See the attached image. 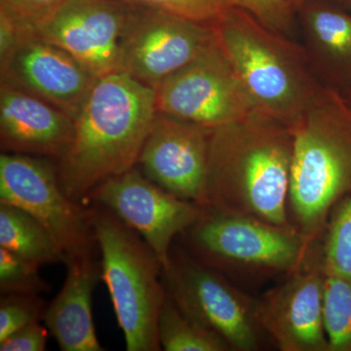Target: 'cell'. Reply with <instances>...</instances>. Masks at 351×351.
<instances>
[{
	"label": "cell",
	"mask_w": 351,
	"mask_h": 351,
	"mask_svg": "<svg viewBox=\"0 0 351 351\" xmlns=\"http://www.w3.org/2000/svg\"><path fill=\"white\" fill-rule=\"evenodd\" d=\"M215 40L213 27L130 4L119 45V73L156 88Z\"/></svg>",
	"instance_id": "cell-10"
},
{
	"label": "cell",
	"mask_w": 351,
	"mask_h": 351,
	"mask_svg": "<svg viewBox=\"0 0 351 351\" xmlns=\"http://www.w3.org/2000/svg\"><path fill=\"white\" fill-rule=\"evenodd\" d=\"M291 129L289 217L313 251L332 209L351 193V107L339 91L324 86Z\"/></svg>",
	"instance_id": "cell-3"
},
{
	"label": "cell",
	"mask_w": 351,
	"mask_h": 351,
	"mask_svg": "<svg viewBox=\"0 0 351 351\" xmlns=\"http://www.w3.org/2000/svg\"><path fill=\"white\" fill-rule=\"evenodd\" d=\"M134 5L149 7L213 27L228 9L233 7L232 0H122Z\"/></svg>",
	"instance_id": "cell-24"
},
{
	"label": "cell",
	"mask_w": 351,
	"mask_h": 351,
	"mask_svg": "<svg viewBox=\"0 0 351 351\" xmlns=\"http://www.w3.org/2000/svg\"><path fill=\"white\" fill-rule=\"evenodd\" d=\"M39 265L0 247V291L2 295H38L48 284L39 274Z\"/></svg>",
	"instance_id": "cell-23"
},
{
	"label": "cell",
	"mask_w": 351,
	"mask_h": 351,
	"mask_svg": "<svg viewBox=\"0 0 351 351\" xmlns=\"http://www.w3.org/2000/svg\"><path fill=\"white\" fill-rule=\"evenodd\" d=\"M46 307L38 295H2L0 302V341L13 332L44 318Z\"/></svg>",
	"instance_id": "cell-26"
},
{
	"label": "cell",
	"mask_w": 351,
	"mask_h": 351,
	"mask_svg": "<svg viewBox=\"0 0 351 351\" xmlns=\"http://www.w3.org/2000/svg\"><path fill=\"white\" fill-rule=\"evenodd\" d=\"M302 45L321 84L341 95L351 87V15L324 0L297 10Z\"/></svg>",
	"instance_id": "cell-17"
},
{
	"label": "cell",
	"mask_w": 351,
	"mask_h": 351,
	"mask_svg": "<svg viewBox=\"0 0 351 351\" xmlns=\"http://www.w3.org/2000/svg\"><path fill=\"white\" fill-rule=\"evenodd\" d=\"M337 1L343 2V3L351 4V0H337Z\"/></svg>",
	"instance_id": "cell-31"
},
{
	"label": "cell",
	"mask_w": 351,
	"mask_h": 351,
	"mask_svg": "<svg viewBox=\"0 0 351 351\" xmlns=\"http://www.w3.org/2000/svg\"><path fill=\"white\" fill-rule=\"evenodd\" d=\"M156 112L154 88L119 71L99 78L58 160L66 195L82 204L103 182L136 167Z\"/></svg>",
	"instance_id": "cell-2"
},
{
	"label": "cell",
	"mask_w": 351,
	"mask_h": 351,
	"mask_svg": "<svg viewBox=\"0 0 351 351\" xmlns=\"http://www.w3.org/2000/svg\"><path fill=\"white\" fill-rule=\"evenodd\" d=\"M66 0H0V16L10 20L21 32L36 36L41 27Z\"/></svg>",
	"instance_id": "cell-25"
},
{
	"label": "cell",
	"mask_w": 351,
	"mask_h": 351,
	"mask_svg": "<svg viewBox=\"0 0 351 351\" xmlns=\"http://www.w3.org/2000/svg\"><path fill=\"white\" fill-rule=\"evenodd\" d=\"M107 285L128 351L162 350L158 319L165 301L163 267L151 247L112 212L90 210Z\"/></svg>",
	"instance_id": "cell-5"
},
{
	"label": "cell",
	"mask_w": 351,
	"mask_h": 351,
	"mask_svg": "<svg viewBox=\"0 0 351 351\" xmlns=\"http://www.w3.org/2000/svg\"><path fill=\"white\" fill-rule=\"evenodd\" d=\"M343 96L345 97L346 101H348V105L351 107V87L346 92L345 94H343Z\"/></svg>",
	"instance_id": "cell-30"
},
{
	"label": "cell",
	"mask_w": 351,
	"mask_h": 351,
	"mask_svg": "<svg viewBox=\"0 0 351 351\" xmlns=\"http://www.w3.org/2000/svg\"><path fill=\"white\" fill-rule=\"evenodd\" d=\"M63 287L46 307L44 323L64 351L104 350L95 331L92 295L101 277L93 257L66 263Z\"/></svg>",
	"instance_id": "cell-18"
},
{
	"label": "cell",
	"mask_w": 351,
	"mask_h": 351,
	"mask_svg": "<svg viewBox=\"0 0 351 351\" xmlns=\"http://www.w3.org/2000/svg\"><path fill=\"white\" fill-rule=\"evenodd\" d=\"M157 112L217 128L260 112L215 36L199 56L156 88Z\"/></svg>",
	"instance_id": "cell-9"
},
{
	"label": "cell",
	"mask_w": 351,
	"mask_h": 351,
	"mask_svg": "<svg viewBox=\"0 0 351 351\" xmlns=\"http://www.w3.org/2000/svg\"><path fill=\"white\" fill-rule=\"evenodd\" d=\"M324 322L329 351H351V279L325 274Z\"/></svg>",
	"instance_id": "cell-22"
},
{
	"label": "cell",
	"mask_w": 351,
	"mask_h": 351,
	"mask_svg": "<svg viewBox=\"0 0 351 351\" xmlns=\"http://www.w3.org/2000/svg\"><path fill=\"white\" fill-rule=\"evenodd\" d=\"M320 244L286 280L257 299L263 332L281 351H329Z\"/></svg>",
	"instance_id": "cell-12"
},
{
	"label": "cell",
	"mask_w": 351,
	"mask_h": 351,
	"mask_svg": "<svg viewBox=\"0 0 351 351\" xmlns=\"http://www.w3.org/2000/svg\"><path fill=\"white\" fill-rule=\"evenodd\" d=\"M288 1L289 3L291 4V6L293 7V9L295 11V13H297L298 9L301 8V7L304 5L306 1H308V0H288Z\"/></svg>",
	"instance_id": "cell-29"
},
{
	"label": "cell",
	"mask_w": 351,
	"mask_h": 351,
	"mask_svg": "<svg viewBox=\"0 0 351 351\" xmlns=\"http://www.w3.org/2000/svg\"><path fill=\"white\" fill-rule=\"evenodd\" d=\"M232 5L243 9L272 31L294 38L297 13L288 0H232Z\"/></svg>",
	"instance_id": "cell-27"
},
{
	"label": "cell",
	"mask_w": 351,
	"mask_h": 351,
	"mask_svg": "<svg viewBox=\"0 0 351 351\" xmlns=\"http://www.w3.org/2000/svg\"><path fill=\"white\" fill-rule=\"evenodd\" d=\"M107 208L137 232L156 253L163 269L177 235L197 221L201 206L157 186L140 168H132L99 186L88 197Z\"/></svg>",
	"instance_id": "cell-11"
},
{
	"label": "cell",
	"mask_w": 351,
	"mask_h": 351,
	"mask_svg": "<svg viewBox=\"0 0 351 351\" xmlns=\"http://www.w3.org/2000/svg\"><path fill=\"white\" fill-rule=\"evenodd\" d=\"M0 203L24 210L50 233L66 263L93 257L96 243L90 210L64 193L57 167L43 157L2 152Z\"/></svg>",
	"instance_id": "cell-8"
},
{
	"label": "cell",
	"mask_w": 351,
	"mask_h": 351,
	"mask_svg": "<svg viewBox=\"0 0 351 351\" xmlns=\"http://www.w3.org/2000/svg\"><path fill=\"white\" fill-rule=\"evenodd\" d=\"M191 255L237 281L265 282L293 274L311 252L293 228L214 206H201L186 230Z\"/></svg>",
	"instance_id": "cell-6"
},
{
	"label": "cell",
	"mask_w": 351,
	"mask_h": 351,
	"mask_svg": "<svg viewBox=\"0 0 351 351\" xmlns=\"http://www.w3.org/2000/svg\"><path fill=\"white\" fill-rule=\"evenodd\" d=\"M0 247L36 263H66V257L45 228L24 210L0 203Z\"/></svg>",
	"instance_id": "cell-19"
},
{
	"label": "cell",
	"mask_w": 351,
	"mask_h": 351,
	"mask_svg": "<svg viewBox=\"0 0 351 351\" xmlns=\"http://www.w3.org/2000/svg\"><path fill=\"white\" fill-rule=\"evenodd\" d=\"M292 129L262 112L212 129L206 204L293 228L289 217Z\"/></svg>",
	"instance_id": "cell-1"
},
{
	"label": "cell",
	"mask_w": 351,
	"mask_h": 351,
	"mask_svg": "<svg viewBox=\"0 0 351 351\" xmlns=\"http://www.w3.org/2000/svg\"><path fill=\"white\" fill-rule=\"evenodd\" d=\"M320 254L325 274L351 279V193L332 209Z\"/></svg>",
	"instance_id": "cell-21"
},
{
	"label": "cell",
	"mask_w": 351,
	"mask_h": 351,
	"mask_svg": "<svg viewBox=\"0 0 351 351\" xmlns=\"http://www.w3.org/2000/svg\"><path fill=\"white\" fill-rule=\"evenodd\" d=\"M211 132L157 112L137 166L157 186L204 206Z\"/></svg>",
	"instance_id": "cell-13"
},
{
	"label": "cell",
	"mask_w": 351,
	"mask_h": 351,
	"mask_svg": "<svg viewBox=\"0 0 351 351\" xmlns=\"http://www.w3.org/2000/svg\"><path fill=\"white\" fill-rule=\"evenodd\" d=\"M47 330L39 322L27 325L0 341V351H44L47 345Z\"/></svg>",
	"instance_id": "cell-28"
},
{
	"label": "cell",
	"mask_w": 351,
	"mask_h": 351,
	"mask_svg": "<svg viewBox=\"0 0 351 351\" xmlns=\"http://www.w3.org/2000/svg\"><path fill=\"white\" fill-rule=\"evenodd\" d=\"M158 338L166 351L232 350L221 337L182 313L168 294L159 314Z\"/></svg>",
	"instance_id": "cell-20"
},
{
	"label": "cell",
	"mask_w": 351,
	"mask_h": 351,
	"mask_svg": "<svg viewBox=\"0 0 351 351\" xmlns=\"http://www.w3.org/2000/svg\"><path fill=\"white\" fill-rule=\"evenodd\" d=\"M130 3L66 0L39 38L75 57L98 78L119 71V45Z\"/></svg>",
	"instance_id": "cell-14"
},
{
	"label": "cell",
	"mask_w": 351,
	"mask_h": 351,
	"mask_svg": "<svg viewBox=\"0 0 351 351\" xmlns=\"http://www.w3.org/2000/svg\"><path fill=\"white\" fill-rule=\"evenodd\" d=\"M212 27L258 110L292 128L324 87L304 46L239 7Z\"/></svg>",
	"instance_id": "cell-4"
},
{
	"label": "cell",
	"mask_w": 351,
	"mask_h": 351,
	"mask_svg": "<svg viewBox=\"0 0 351 351\" xmlns=\"http://www.w3.org/2000/svg\"><path fill=\"white\" fill-rule=\"evenodd\" d=\"M1 82L21 88L75 120L99 78L66 51L38 36L0 60Z\"/></svg>",
	"instance_id": "cell-15"
},
{
	"label": "cell",
	"mask_w": 351,
	"mask_h": 351,
	"mask_svg": "<svg viewBox=\"0 0 351 351\" xmlns=\"http://www.w3.org/2000/svg\"><path fill=\"white\" fill-rule=\"evenodd\" d=\"M166 292L201 326L221 337L232 351H257L267 339L258 318L257 299L186 252L172 253L163 269Z\"/></svg>",
	"instance_id": "cell-7"
},
{
	"label": "cell",
	"mask_w": 351,
	"mask_h": 351,
	"mask_svg": "<svg viewBox=\"0 0 351 351\" xmlns=\"http://www.w3.org/2000/svg\"><path fill=\"white\" fill-rule=\"evenodd\" d=\"M75 123L68 114L7 82L0 86L2 152L59 160L73 140Z\"/></svg>",
	"instance_id": "cell-16"
}]
</instances>
